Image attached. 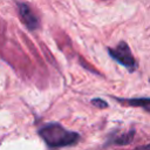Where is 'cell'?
<instances>
[{
  "label": "cell",
  "mask_w": 150,
  "mask_h": 150,
  "mask_svg": "<svg viewBox=\"0 0 150 150\" xmlns=\"http://www.w3.org/2000/svg\"><path fill=\"white\" fill-rule=\"evenodd\" d=\"M109 53L115 60H117L123 66L129 67V68H134L135 67V60H134V57H132V55L130 53V49H129L127 43L121 42L116 48L109 49Z\"/></svg>",
  "instance_id": "cell-2"
},
{
  "label": "cell",
  "mask_w": 150,
  "mask_h": 150,
  "mask_svg": "<svg viewBox=\"0 0 150 150\" xmlns=\"http://www.w3.org/2000/svg\"><path fill=\"white\" fill-rule=\"evenodd\" d=\"M40 135L43 137L46 143L50 146H63L76 142L77 135L64 130L57 124H49L41 129Z\"/></svg>",
  "instance_id": "cell-1"
},
{
  "label": "cell",
  "mask_w": 150,
  "mask_h": 150,
  "mask_svg": "<svg viewBox=\"0 0 150 150\" xmlns=\"http://www.w3.org/2000/svg\"><path fill=\"white\" fill-rule=\"evenodd\" d=\"M93 103H94V104H97V105H100V107H105V103H104L103 101H100V100H94Z\"/></svg>",
  "instance_id": "cell-4"
},
{
  "label": "cell",
  "mask_w": 150,
  "mask_h": 150,
  "mask_svg": "<svg viewBox=\"0 0 150 150\" xmlns=\"http://www.w3.org/2000/svg\"><path fill=\"white\" fill-rule=\"evenodd\" d=\"M18 12L22 20V22L26 25V27L30 30H34L39 26V20L32 8L26 2H18Z\"/></svg>",
  "instance_id": "cell-3"
},
{
  "label": "cell",
  "mask_w": 150,
  "mask_h": 150,
  "mask_svg": "<svg viewBox=\"0 0 150 150\" xmlns=\"http://www.w3.org/2000/svg\"><path fill=\"white\" fill-rule=\"evenodd\" d=\"M137 150H150V145L149 146H143V148H139Z\"/></svg>",
  "instance_id": "cell-5"
}]
</instances>
